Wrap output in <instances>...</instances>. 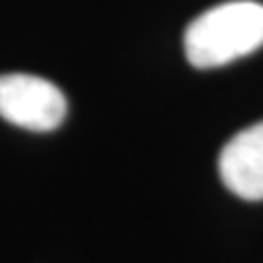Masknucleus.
Instances as JSON below:
<instances>
[{
  "label": "nucleus",
  "mask_w": 263,
  "mask_h": 263,
  "mask_svg": "<svg viewBox=\"0 0 263 263\" xmlns=\"http://www.w3.org/2000/svg\"><path fill=\"white\" fill-rule=\"evenodd\" d=\"M219 178L241 200H263V121L246 127L224 145L217 160Z\"/></svg>",
  "instance_id": "nucleus-3"
},
{
  "label": "nucleus",
  "mask_w": 263,
  "mask_h": 263,
  "mask_svg": "<svg viewBox=\"0 0 263 263\" xmlns=\"http://www.w3.org/2000/svg\"><path fill=\"white\" fill-rule=\"evenodd\" d=\"M263 46V5L230 0L200 13L184 31V55L200 70L219 68Z\"/></svg>",
  "instance_id": "nucleus-1"
},
{
  "label": "nucleus",
  "mask_w": 263,
  "mask_h": 263,
  "mask_svg": "<svg viewBox=\"0 0 263 263\" xmlns=\"http://www.w3.org/2000/svg\"><path fill=\"white\" fill-rule=\"evenodd\" d=\"M66 97L48 79L11 72L0 75V117L31 132H51L66 119Z\"/></svg>",
  "instance_id": "nucleus-2"
}]
</instances>
